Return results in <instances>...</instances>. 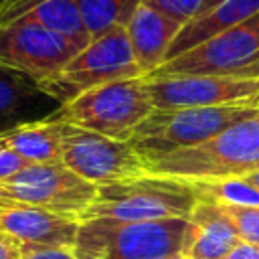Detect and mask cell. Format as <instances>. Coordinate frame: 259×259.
Segmentation results:
<instances>
[{"mask_svg":"<svg viewBox=\"0 0 259 259\" xmlns=\"http://www.w3.org/2000/svg\"><path fill=\"white\" fill-rule=\"evenodd\" d=\"M142 2L168 14L170 18L178 20L182 26L186 22H190L192 18L200 16L204 10V4H206V0H142Z\"/></svg>","mask_w":259,"mask_h":259,"instance_id":"22","label":"cell"},{"mask_svg":"<svg viewBox=\"0 0 259 259\" xmlns=\"http://www.w3.org/2000/svg\"><path fill=\"white\" fill-rule=\"evenodd\" d=\"M196 202L198 194L190 182L172 176L144 174L140 178L97 186L93 202L83 210L79 221L188 219Z\"/></svg>","mask_w":259,"mask_h":259,"instance_id":"3","label":"cell"},{"mask_svg":"<svg viewBox=\"0 0 259 259\" xmlns=\"http://www.w3.org/2000/svg\"><path fill=\"white\" fill-rule=\"evenodd\" d=\"M144 77L134 59L125 26L91 38L55 77L40 81L42 89L63 105L97 85Z\"/></svg>","mask_w":259,"mask_h":259,"instance_id":"6","label":"cell"},{"mask_svg":"<svg viewBox=\"0 0 259 259\" xmlns=\"http://www.w3.org/2000/svg\"><path fill=\"white\" fill-rule=\"evenodd\" d=\"M182 24L168 14L156 10L154 6L142 2L125 24V32L134 51V59L142 69L144 77L154 73L164 61L166 55L180 32Z\"/></svg>","mask_w":259,"mask_h":259,"instance_id":"14","label":"cell"},{"mask_svg":"<svg viewBox=\"0 0 259 259\" xmlns=\"http://www.w3.org/2000/svg\"><path fill=\"white\" fill-rule=\"evenodd\" d=\"M188 225L190 239L184 259H223L241 241L227 212L212 200L198 198Z\"/></svg>","mask_w":259,"mask_h":259,"instance_id":"16","label":"cell"},{"mask_svg":"<svg viewBox=\"0 0 259 259\" xmlns=\"http://www.w3.org/2000/svg\"><path fill=\"white\" fill-rule=\"evenodd\" d=\"M20 259H77L73 249L63 247H45V245H22Z\"/></svg>","mask_w":259,"mask_h":259,"instance_id":"23","label":"cell"},{"mask_svg":"<svg viewBox=\"0 0 259 259\" xmlns=\"http://www.w3.org/2000/svg\"><path fill=\"white\" fill-rule=\"evenodd\" d=\"M0 259H20V243L0 229Z\"/></svg>","mask_w":259,"mask_h":259,"instance_id":"25","label":"cell"},{"mask_svg":"<svg viewBox=\"0 0 259 259\" xmlns=\"http://www.w3.org/2000/svg\"><path fill=\"white\" fill-rule=\"evenodd\" d=\"M97 186L69 170L63 162L28 164L8 180L0 182V198L47 208L77 219L93 202Z\"/></svg>","mask_w":259,"mask_h":259,"instance_id":"7","label":"cell"},{"mask_svg":"<svg viewBox=\"0 0 259 259\" xmlns=\"http://www.w3.org/2000/svg\"><path fill=\"white\" fill-rule=\"evenodd\" d=\"M2 2H4V0H0V6H2Z\"/></svg>","mask_w":259,"mask_h":259,"instance_id":"29","label":"cell"},{"mask_svg":"<svg viewBox=\"0 0 259 259\" xmlns=\"http://www.w3.org/2000/svg\"><path fill=\"white\" fill-rule=\"evenodd\" d=\"M142 162L148 174L188 182L245 176L259 168V109L198 146L144 156Z\"/></svg>","mask_w":259,"mask_h":259,"instance_id":"2","label":"cell"},{"mask_svg":"<svg viewBox=\"0 0 259 259\" xmlns=\"http://www.w3.org/2000/svg\"><path fill=\"white\" fill-rule=\"evenodd\" d=\"M221 204V202H217ZM221 208L231 219L241 241L259 247V206H237V204H221Z\"/></svg>","mask_w":259,"mask_h":259,"instance_id":"21","label":"cell"},{"mask_svg":"<svg viewBox=\"0 0 259 259\" xmlns=\"http://www.w3.org/2000/svg\"><path fill=\"white\" fill-rule=\"evenodd\" d=\"M61 162L95 186L148 174L130 142H119L67 121H61Z\"/></svg>","mask_w":259,"mask_h":259,"instance_id":"8","label":"cell"},{"mask_svg":"<svg viewBox=\"0 0 259 259\" xmlns=\"http://www.w3.org/2000/svg\"><path fill=\"white\" fill-rule=\"evenodd\" d=\"M239 178H243L245 182H249L251 186H255L259 190V168L253 170V172H249V174H245V176H239Z\"/></svg>","mask_w":259,"mask_h":259,"instance_id":"28","label":"cell"},{"mask_svg":"<svg viewBox=\"0 0 259 259\" xmlns=\"http://www.w3.org/2000/svg\"><path fill=\"white\" fill-rule=\"evenodd\" d=\"M259 61V14L239 22L190 51L162 63L146 77L170 75H239Z\"/></svg>","mask_w":259,"mask_h":259,"instance_id":"9","label":"cell"},{"mask_svg":"<svg viewBox=\"0 0 259 259\" xmlns=\"http://www.w3.org/2000/svg\"><path fill=\"white\" fill-rule=\"evenodd\" d=\"M223 259H259V247L245 243V241H239Z\"/></svg>","mask_w":259,"mask_h":259,"instance_id":"26","label":"cell"},{"mask_svg":"<svg viewBox=\"0 0 259 259\" xmlns=\"http://www.w3.org/2000/svg\"><path fill=\"white\" fill-rule=\"evenodd\" d=\"M89 38L125 26L142 0H75Z\"/></svg>","mask_w":259,"mask_h":259,"instance_id":"19","label":"cell"},{"mask_svg":"<svg viewBox=\"0 0 259 259\" xmlns=\"http://www.w3.org/2000/svg\"><path fill=\"white\" fill-rule=\"evenodd\" d=\"M255 14H259V0H223V2H219L214 8L192 18L190 22H186L180 28V32L176 34V38L166 55V61L190 51L192 47L204 42L206 38H210L239 22L253 18Z\"/></svg>","mask_w":259,"mask_h":259,"instance_id":"17","label":"cell"},{"mask_svg":"<svg viewBox=\"0 0 259 259\" xmlns=\"http://www.w3.org/2000/svg\"><path fill=\"white\" fill-rule=\"evenodd\" d=\"M26 166H28L26 160H22L18 154H14V152H10V150L0 146V182L8 180L10 176H14L16 172H20Z\"/></svg>","mask_w":259,"mask_h":259,"instance_id":"24","label":"cell"},{"mask_svg":"<svg viewBox=\"0 0 259 259\" xmlns=\"http://www.w3.org/2000/svg\"><path fill=\"white\" fill-rule=\"evenodd\" d=\"M259 109L257 101L212 105V107H184V109H154L127 140L130 146L144 156L170 154L176 150L198 146L229 125L253 115Z\"/></svg>","mask_w":259,"mask_h":259,"instance_id":"4","label":"cell"},{"mask_svg":"<svg viewBox=\"0 0 259 259\" xmlns=\"http://www.w3.org/2000/svg\"><path fill=\"white\" fill-rule=\"evenodd\" d=\"M83 47L38 24H0V63L36 81L55 77Z\"/></svg>","mask_w":259,"mask_h":259,"instance_id":"11","label":"cell"},{"mask_svg":"<svg viewBox=\"0 0 259 259\" xmlns=\"http://www.w3.org/2000/svg\"><path fill=\"white\" fill-rule=\"evenodd\" d=\"M188 219L79 221L73 253L77 259H184Z\"/></svg>","mask_w":259,"mask_h":259,"instance_id":"1","label":"cell"},{"mask_svg":"<svg viewBox=\"0 0 259 259\" xmlns=\"http://www.w3.org/2000/svg\"><path fill=\"white\" fill-rule=\"evenodd\" d=\"M235 77H253V79H259V61L253 63L251 67L243 69V71H241L239 75H235Z\"/></svg>","mask_w":259,"mask_h":259,"instance_id":"27","label":"cell"},{"mask_svg":"<svg viewBox=\"0 0 259 259\" xmlns=\"http://www.w3.org/2000/svg\"><path fill=\"white\" fill-rule=\"evenodd\" d=\"M188 182V180H186ZM198 198L221 204L259 206V190L243 178H219V180H190Z\"/></svg>","mask_w":259,"mask_h":259,"instance_id":"20","label":"cell"},{"mask_svg":"<svg viewBox=\"0 0 259 259\" xmlns=\"http://www.w3.org/2000/svg\"><path fill=\"white\" fill-rule=\"evenodd\" d=\"M154 111L144 77L121 79L83 91L65 103L53 119H61L107 138L127 142L134 130Z\"/></svg>","mask_w":259,"mask_h":259,"instance_id":"5","label":"cell"},{"mask_svg":"<svg viewBox=\"0 0 259 259\" xmlns=\"http://www.w3.org/2000/svg\"><path fill=\"white\" fill-rule=\"evenodd\" d=\"M0 146L18 154L28 164L61 162V121L45 119L0 134Z\"/></svg>","mask_w":259,"mask_h":259,"instance_id":"18","label":"cell"},{"mask_svg":"<svg viewBox=\"0 0 259 259\" xmlns=\"http://www.w3.org/2000/svg\"><path fill=\"white\" fill-rule=\"evenodd\" d=\"M63 107L34 77L0 63V134L51 119Z\"/></svg>","mask_w":259,"mask_h":259,"instance_id":"13","label":"cell"},{"mask_svg":"<svg viewBox=\"0 0 259 259\" xmlns=\"http://www.w3.org/2000/svg\"><path fill=\"white\" fill-rule=\"evenodd\" d=\"M12 22L38 24L71 38L79 47L91 40L75 0H4L0 6V24Z\"/></svg>","mask_w":259,"mask_h":259,"instance_id":"15","label":"cell"},{"mask_svg":"<svg viewBox=\"0 0 259 259\" xmlns=\"http://www.w3.org/2000/svg\"><path fill=\"white\" fill-rule=\"evenodd\" d=\"M0 229L22 245L73 249L79 221L47 208L0 198Z\"/></svg>","mask_w":259,"mask_h":259,"instance_id":"12","label":"cell"},{"mask_svg":"<svg viewBox=\"0 0 259 259\" xmlns=\"http://www.w3.org/2000/svg\"><path fill=\"white\" fill-rule=\"evenodd\" d=\"M154 109H184L259 103V79L235 75H170L144 77Z\"/></svg>","mask_w":259,"mask_h":259,"instance_id":"10","label":"cell"}]
</instances>
